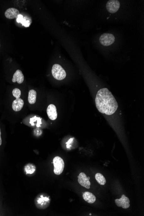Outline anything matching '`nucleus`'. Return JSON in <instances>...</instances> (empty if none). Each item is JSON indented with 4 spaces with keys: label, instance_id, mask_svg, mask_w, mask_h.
I'll return each mask as SVG.
<instances>
[{
    "label": "nucleus",
    "instance_id": "nucleus-15",
    "mask_svg": "<svg viewBox=\"0 0 144 216\" xmlns=\"http://www.w3.org/2000/svg\"><path fill=\"white\" fill-rule=\"evenodd\" d=\"M26 174H32L35 173L36 170V166L32 164H28L24 167Z\"/></svg>",
    "mask_w": 144,
    "mask_h": 216
},
{
    "label": "nucleus",
    "instance_id": "nucleus-14",
    "mask_svg": "<svg viewBox=\"0 0 144 216\" xmlns=\"http://www.w3.org/2000/svg\"><path fill=\"white\" fill-rule=\"evenodd\" d=\"M48 198L47 197H44L42 196H41L40 197H37L35 203L37 207L38 208H41L42 205V207L44 206V204L46 202L45 201L47 202L48 201Z\"/></svg>",
    "mask_w": 144,
    "mask_h": 216
},
{
    "label": "nucleus",
    "instance_id": "nucleus-18",
    "mask_svg": "<svg viewBox=\"0 0 144 216\" xmlns=\"http://www.w3.org/2000/svg\"><path fill=\"white\" fill-rule=\"evenodd\" d=\"M2 144V138H1V129H0V145H1Z\"/></svg>",
    "mask_w": 144,
    "mask_h": 216
},
{
    "label": "nucleus",
    "instance_id": "nucleus-2",
    "mask_svg": "<svg viewBox=\"0 0 144 216\" xmlns=\"http://www.w3.org/2000/svg\"><path fill=\"white\" fill-rule=\"evenodd\" d=\"M52 72L53 77L58 80H62L64 79L67 75L64 68L58 64H54L53 66Z\"/></svg>",
    "mask_w": 144,
    "mask_h": 216
},
{
    "label": "nucleus",
    "instance_id": "nucleus-9",
    "mask_svg": "<svg viewBox=\"0 0 144 216\" xmlns=\"http://www.w3.org/2000/svg\"><path fill=\"white\" fill-rule=\"evenodd\" d=\"M20 14L19 11L15 8H10L7 9L5 12V17L8 19H13L17 18Z\"/></svg>",
    "mask_w": 144,
    "mask_h": 216
},
{
    "label": "nucleus",
    "instance_id": "nucleus-3",
    "mask_svg": "<svg viewBox=\"0 0 144 216\" xmlns=\"http://www.w3.org/2000/svg\"><path fill=\"white\" fill-rule=\"evenodd\" d=\"M53 163L54 174L57 175L62 174L64 167V163L62 158L58 156L55 157L53 159Z\"/></svg>",
    "mask_w": 144,
    "mask_h": 216
},
{
    "label": "nucleus",
    "instance_id": "nucleus-13",
    "mask_svg": "<svg viewBox=\"0 0 144 216\" xmlns=\"http://www.w3.org/2000/svg\"><path fill=\"white\" fill-rule=\"evenodd\" d=\"M37 93L35 90L32 89L29 91L28 94V102L30 104L33 105L35 103L36 100Z\"/></svg>",
    "mask_w": 144,
    "mask_h": 216
},
{
    "label": "nucleus",
    "instance_id": "nucleus-6",
    "mask_svg": "<svg viewBox=\"0 0 144 216\" xmlns=\"http://www.w3.org/2000/svg\"><path fill=\"white\" fill-rule=\"evenodd\" d=\"M89 180L90 177H87L86 175L84 173H81L78 176L79 183L82 186L87 189H89L90 187L91 183Z\"/></svg>",
    "mask_w": 144,
    "mask_h": 216
},
{
    "label": "nucleus",
    "instance_id": "nucleus-4",
    "mask_svg": "<svg viewBox=\"0 0 144 216\" xmlns=\"http://www.w3.org/2000/svg\"><path fill=\"white\" fill-rule=\"evenodd\" d=\"M115 40L114 36L111 33H104L100 38V41L103 46H108L113 44Z\"/></svg>",
    "mask_w": 144,
    "mask_h": 216
},
{
    "label": "nucleus",
    "instance_id": "nucleus-10",
    "mask_svg": "<svg viewBox=\"0 0 144 216\" xmlns=\"http://www.w3.org/2000/svg\"><path fill=\"white\" fill-rule=\"evenodd\" d=\"M24 81V76L20 70H17L13 75L12 82L13 83L17 82L18 84H21Z\"/></svg>",
    "mask_w": 144,
    "mask_h": 216
},
{
    "label": "nucleus",
    "instance_id": "nucleus-1",
    "mask_svg": "<svg viewBox=\"0 0 144 216\" xmlns=\"http://www.w3.org/2000/svg\"><path fill=\"white\" fill-rule=\"evenodd\" d=\"M96 104L100 112L108 115L114 114L118 107L117 100L107 88L101 89L97 92Z\"/></svg>",
    "mask_w": 144,
    "mask_h": 216
},
{
    "label": "nucleus",
    "instance_id": "nucleus-8",
    "mask_svg": "<svg viewBox=\"0 0 144 216\" xmlns=\"http://www.w3.org/2000/svg\"><path fill=\"white\" fill-rule=\"evenodd\" d=\"M47 113L48 117L52 121H54L57 118L58 113L56 106L54 105H49L47 109Z\"/></svg>",
    "mask_w": 144,
    "mask_h": 216
},
{
    "label": "nucleus",
    "instance_id": "nucleus-17",
    "mask_svg": "<svg viewBox=\"0 0 144 216\" xmlns=\"http://www.w3.org/2000/svg\"><path fill=\"white\" fill-rule=\"evenodd\" d=\"M12 94L16 99H19L21 94V92L19 89L15 88L13 90Z\"/></svg>",
    "mask_w": 144,
    "mask_h": 216
},
{
    "label": "nucleus",
    "instance_id": "nucleus-12",
    "mask_svg": "<svg viewBox=\"0 0 144 216\" xmlns=\"http://www.w3.org/2000/svg\"><path fill=\"white\" fill-rule=\"evenodd\" d=\"M82 197L84 200L89 204H93L96 201V196L89 192H85L82 195Z\"/></svg>",
    "mask_w": 144,
    "mask_h": 216
},
{
    "label": "nucleus",
    "instance_id": "nucleus-11",
    "mask_svg": "<svg viewBox=\"0 0 144 216\" xmlns=\"http://www.w3.org/2000/svg\"><path fill=\"white\" fill-rule=\"evenodd\" d=\"M24 101L23 99H16L14 100L12 103V108L14 111H19L24 107Z\"/></svg>",
    "mask_w": 144,
    "mask_h": 216
},
{
    "label": "nucleus",
    "instance_id": "nucleus-5",
    "mask_svg": "<svg viewBox=\"0 0 144 216\" xmlns=\"http://www.w3.org/2000/svg\"><path fill=\"white\" fill-rule=\"evenodd\" d=\"M120 6V3L119 1L111 0L109 1L107 3L106 8L109 12L114 14L118 11Z\"/></svg>",
    "mask_w": 144,
    "mask_h": 216
},
{
    "label": "nucleus",
    "instance_id": "nucleus-7",
    "mask_svg": "<svg viewBox=\"0 0 144 216\" xmlns=\"http://www.w3.org/2000/svg\"><path fill=\"white\" fill-rule=\"evenodd\" d=\"M116 205L119 207H122L124 209H127L130 207V201L128 197H126L124 195L122 196L119 199H117L115 200Z\"/></svg>",
    "mask_w": 144,
    "mask_h": 216
},
{
    "label": "nucleus",
    "instance_id": "nucleus-16",
    "mask_svg": "<svg viewBox=\"0 0 144 216\" xmlns=\"http://www.w3.org/2000/svg\"><path fill=\"white\" fill-rule=\"evenodd\" d=\"M96 179L97 182L101 185H104L106 182L105 177L100 173H97L96 174Z\"/></svg>",
    "mask_w": 144,
    "mask_h": 216
}]
</instances>
